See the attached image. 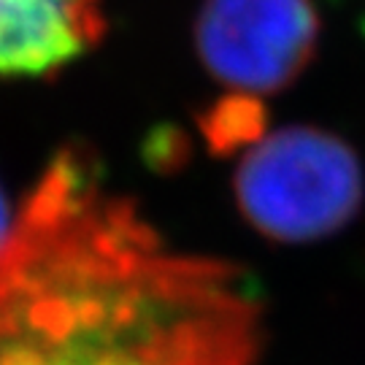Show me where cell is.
Returning a JSON list of instances; mask_svg holds the SVG:
<instances>
[{
	"mask_svg": "<svg viewBox=\"0 0 365 365\" xmlns=\"http://www.w3.org/2000/svg\"><path fill=\"white\" fill-rule=\"evenodd\" d=\"M262 309L233 262L173 249L66 146L0 244V365H255Z\"/></svg>",
	"mask_w": 365,
	"mask_h": 365,
	"instance_id": "cell-1",
	"label": "cell"
},
{
	"mask_svg": "<svg viewBox=\"0 0 365 365\" xmlns=\"http://www.w3.org/2000/svg\"><path fill=\"white\" fill-rule=\"evenodd\" d=\"M235 203L257 233L303 244L341 230L363 206L360 160L339 135L292 125L247 146Z\"/></svg>",
	"mask_w": 365,
	"mask_h": 365,
	"instance_id": "cell-2",
	"label": "cell"
},
{
	"mask_svg": "<svg viewBox=\"0 0 365 365\" xmlns=\"http://www.w3.org/2000/svg\"><path fill=\"white\" fill-rule=\"evenodd\" d=\"M319 43L314 0H206L195 46L217 81L235 95L284 90L312 63Z\"/></svg>",
	"mask_w": 365,
	"mask_h": 365,
	"instance_id": "cell-3",
	"label": "cell"
},
{
	"mask_svg": "<svg viewBox=\"0 0 365 365\" xmlns=\"http://www.w3.org/2000/svg\"><path fill=\"white\" fill-rule=\"evenodd\" d=\"M101 0H0V76H43L103 38Z\"/></svg>",
	"mask_w": 365,
	"mask_h": 365,
	"instance_id": "cell-4",
	"label": "cell"
},
{
	"mask_svg": "<svg viewBox=\"0 0 365 365\" xmlns=\"http://www.w3.org/2000/svg\"><path fill=\"white\" fill-rule=\"evenodd\" d=\"M262 125L265 119H262L260 101L247 95H233L222 101L217 108H211L200 128L217 152H233L238 146H249L252 141H257L265 133Z\"/></svg>",
	"mask_w": 365,
	"mask_h": 365,
	"instance_id": "cell-5",
	"label": "cell"
},
{
	"mask_svg": "<svg viewBox=\"0 0 365 365\" xmlns=\"http://www.w3.org/2000/svg\"><path fill=\"white\" fill-rule=\"evenodd\" d=\"M11 211H9V200H6V195H3V190H0V244L6 241V235L11 233Z\"/></svg>",
	"mask_w": 365,
	"mask_h": 365,
	"instance_id": "cell-6",
	"label": "cell"
}]
</instances>
